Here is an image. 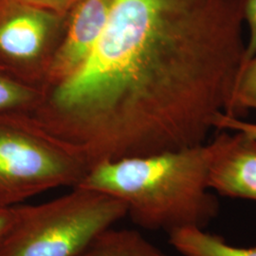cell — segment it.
I'll return each instance as SVG.
<instances>
[{"label": "cell", "mask_w": 256, "mask_h": 256, "mask_svg": "<svg viewBox=\"0 0 256 256\" xmlns=\"http://www.w3.org/2000/svg\"><path fill=\"white\" fill-rule=\"evenodd\" d=\"M111 4L112 0H81L74 7L64 43L52 64V77L61 82L84 63L106 25Z\"/></svg>", "instance_id": "obj_7"}, {"label": "cell", "mask_w": 256, "mask_h": 256, "mask_svg": "<svg viewBox=\"0 0 256 256\" xmlns=\"http://www.w3.org/2000/svg\"><path fill=\"white\" fill-rule=\"evenodd\" d=\"M169 243L183 256H256V247H236L224 238L198 228L170 232Z\"/></svg>", "instance_id": "obj_8"}, {"label": "cell", "mask_w": 256, "mask_h": 256, "mask_svg": "<svg viewBox=\"0 0 256 256\" xmlns=\"http://www.w3.org/2000/svg\"><path fill=\"white\" fill-rule=\"evenodd\" d=\"M241 0H112L84 63L59 82L38 134L106 160L200 146L244 64Z\"/></svg>", "instance_id": "obj_1"}, {"label": "cell", "mask_w": 256, "mask_h": 256, "mask_svg": "<svg viewBox=\"0 0 256 256\" xmlns=\"http://www.w3.org/2000/svg\"><path fill=\"white\" fill-rule=\"evenodd\" d=\"M80 256H168L136 230H106Z\"/></svg>", "instance_id": "obj_9"}, {"label": "cell", "mask_w": 256, "mask_h": 256, "mask_svg": "<svg viewBox=\"0 0 256 256\" xmlns=\"http://www.w3.org/2000/svg\"><path fill=\"white\" fill-rule=\"evenodd\" d=\"M12 2L19 3L43 10L54 14H64L68 10L75 7L81 0H9Z\"/></svg>", "instance_id": "obj_13"}, {"label": "cell", "mask_w": 256, "mask_h": 256, "mask_svg": "<svg viewBox=\"0 0 256 256\" xmlns=\"http://www.w3.org/2000/svg\"><path fill=\"white\" fill-rule=\"evenodd\" d=\"M54 18L46 10L0 0V66L18 77L40 54Z\"/></svg>", "instance_id": "obj_6"}, {"label": "cell", "mask_w": 256, "mask_h": 256, "mask_svg": "<svg viewBox=\"0 0 256 256\" xmlns=\"http://www.w3.org/2000/svg\"><path fill=\"white\" fill-rule=\"evenodd\" d=\"M256 110V54L242 66L226 115L240 118Z\"/></svg>", "instance_id": "obj_11"}, {"label": "cell", "mask_w": 256, "mask_h": 256, "mask_svg": "<svg viewBox=\"0 0 256 256\" xmlns=\"http://www.w3.org/2000/svg\"><path fill=\"white\" fill-rule=\"evenodd\" d=\"M241 9L244 22L250 28V38L246 44L244 58L245 64L256 54V0H241Z\"/></svg>", "instance_id": "obj_12"}, {"label": "cell", "mask_w": 256, "mask_h": 256, "mask_svg": "<svg viewBox=\"0 0 256 256\" xmlns=\"http://www.w3.org/2000/svg\"><path fill=\"white\" fill-rule=\"evenodd\" d=\"M216 129L242 132L250 137L256 138V124L244 120L241 118L232 117L226 114H222L218 118Z\"/></svg>", "instance_id": "obj_14"}, {"label": "cell", "mask_w": 256, "mask_h": 256, "mask_svg": "<svg viewBox=\"0 0 256 256\" xmlns=\"http://www.w3.org/2000/svg\"><path fill=\"white\" fill-rule=\"evenodd\" d=\"M126 216L118 198L74 187L54 200L20 205L16 224L0 242V256H80Z\"/></svg>", "instance_id": "obj_3"}, {"label": "cell", "mask_w": 256, "mask_h": 256, "mask_svg": "<svg viewBox=\"0 0 256 256\" xmlns=\"http://www.w3.org/2000/svg\"><path fill=\"white\" fill-rule=\"evenodd\" d=\"M20 216V206L0 207V242L14 227Z\"/></svg>", "instance_id": "obj_15"}, {"label": "cell", "mask_w": 256, "mask_h": 256, "mask_svg": "<svg viewBox=\"0 0 256 256\" xmlns=\"http://www.w3.org/2000/svg\"><path fill=\"white\" fill-rule=\"evenodd\" d=\"M34 99V93L25 82L0 66V117L22 115Z\"/></svg>", "instance_id": "obj_10"}, {"label": "cell", "mask_w": 256, "mask_h": 256, "mask_svg": "<svg viewBox=\"0 0 256 256\" xmlns=\"http://www.w3.org/2000/svg\"><path fill=\"white\" fill-rule=\"evenodd\" d=\"M208 144V184L221 196L256 202V138L221 130Z\"/></svg>", "instance_id": "obj_5"}, {"label": "cell", "mask_w": 256, "mask_h": 256, "mask_svg": "<svg viewBox=\"0 0 256 256\" xmlns=\"http://www.w3.org/2000/svg\"><path fill=\"white\" fill-rule=\"evenodd\" d=\"M90 169L80 156L40 136L19 115L0 117V207L56 187L74 188Z\"/></svg>", "instance_id": "obj_4"}, {"label": "cell", "mask_w": 256, "mask_h": 256, "mask_svg": "<svg viewBox=\"0 0 256 256\" xmlns=\"http://www.w3.org/2000/svg\"><path fill=\"white\" fill-rule=\"evenodd\" d=\"M209 147L106 160L88 170L76 187L104 192L124 202L142 229L206 227L220 210L208 184Z\"/></svg>", "instance_id": "obj_2"}]
</instances>
